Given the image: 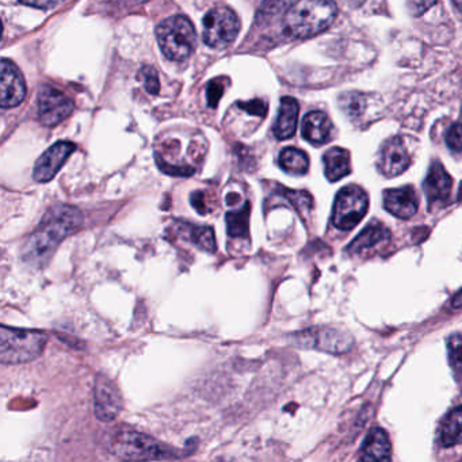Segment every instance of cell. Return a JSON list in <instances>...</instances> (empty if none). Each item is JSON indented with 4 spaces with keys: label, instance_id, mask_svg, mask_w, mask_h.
I'll return each mask as SVG.
<instances>
[{
    "label": "cell",
    "instance_id": "1",
    "mask_svg": "<svg viewBox=\"0 0 462 462\" xmlns=\"http://www.w3.org/2000/svg\"><path fill=\"white\" fill-rule=\"evenodd\" d=\"M83 226V216L78 208L58 204L51 207L23 245V261L33 267H44L59 245L77 234Z\"/></svg>",
    "mask_w": 462,
    "mask_h": 462
},
{
    "label": "cell",
    "instance_id": "2",
    "mask_svg": "<svg viewBox=\"0 0 462 462\" xmlns=\"http://www.w3.org/2000/svg\"><path fill=\"white\" fill-rule=\"evenodd\" d=\"M337 14L334 0H299L286 13L283 28L293 39H310L327 31Z\"/></svg>",
    "mask_w": 462,
    "mask_h": 462
},
{
    "label": "cell",
    "instance_id": "3",
    "mask_svg": "<svg viewBox=\"0 0 462 462\" xmlns=\"http://www.w3.org/2000/svg\"><path fill=\"white\" fill-rule=\"evenodd\" d=\"M48 335L36 329L0 328V361L5 365H20L34 361L47 346Z\"/></svg>",
    "mask_w": 462,
    "mask_h": 462
},
{
    "label": "cell",
    "instance_id": "4",
    "mask_svg": "<svg viewBox=\"0 0 462 462\" xmlns=\"http://www.w3.org/2000/svg\"><path fill=\"white\" fill-rule=\"evenodd\" d=\"M162 52L172 61H185L196 50L197 34L193 23L183 15L167 18L156 29Z\"/></svg>",
    "mask_w": 462,
    "mask_h": 462
},
{
    "label": "cell",
    "instance_id": "5",
    "mask_svg": "<svg viewBox=\"0 0 462 462\" xmlns=\"http://www.w3.org/2000/svg\"><path fill=\"white\" fill-rule=\"evenodd\" d=\"M112 453L123 459H172L177 453L143 432L120 431L112 442Z\"/></svg>",
    "mask_w": 462,
    "mask_h": 462
},
{
    "label": "cell",
    "instance_id": "6",
    "mask_svg": "<svg viewBox=\"0 0 462 462\" xmlns=\"http://www.w3.org/2000/svg\"><path fill=\"white\" fill-rule=\"evenodd\" d=\"M369 208V197L364 189L348 185L337 193L335 199L332 223L337 229H353L366 215Z\"/></svg>",
    "mask_w": 462,
    "mask_h": 462
},
{
    "label": "cell",
    "instance_id": "7",
    "mask_svg": "<svg viewBox=\"0 0 462 462\" xmlns=\"http://www.w3.org/2000/svg\"><path fill=\"white\" fill-rule=\"evenodd\" d=\"M240 31L239 18L228 7H216L204 18L205 44L213 50H224L236 40Z\"/></svg>",
    "mask_w": 462,
    "mask_h": 462
},
{
    "label": "cell",
    "instance_id": "8",
    "mask_svg": "<svg viewBox=\"0 0 462 462\" xmlns=\"http://www.w3.org/2000/svg\"><path fill=\"white\" fill-rule=\"evenodd\" d=\"M74 102L58 88L42 86L39 93V118L45 126H55L74 112Z\"/></svg>",
    "mask_w": 462,
    "mask_h": 462
},
{
    "label": "cell",
    "instance_id": "9",
    "mask_svg": "<svg viewBox=\"0 0 462 462\" xmlns=\"http://www.w3.org/2000/svg\"><path fill=\"white\" fill-rule=\"evenodd\" d=\"M26 97V83L20 69L4 59L0 67V105L4 109L18 106Z\"/></svg>",
    "mask_w": 462,
    "mask_h": 462
},
{
    "label": "cell",
    "instance_id": "10",
    "mask_svg": "<svg viewBox=\"0 0 462 462\" xmlns=\"http://www.w3.org/2000/svg\"><path fill=\"white\" fill-rule=\"evenodd\" d=\"M123 410V399L117 386L104 375L96 378L94 389V411L102 421H112Z\"/></svg>",
    "mask_w": 462,
    "mask_h": 462
},
{
    "label": "cell",
    "instance_id": "11",
    "mask_svg": "<svg viewBox=\"0 0 462 462\" xmlns=\"http://www.w3.org/2000/svg\"><path fill=\"white\" fill-rule=\"evenodd\" d=\"M77 145L69 142H60L45 151L36 166H34L33 178L36 182L47 183L56 177L61 167L69 161V156L75 152Z\"/></svg>",
    "mask_w": 462,
    "mask_h": 462
},
{
    "label": "cell",
    "instance_id": "12",
    "mask_svg": "<svg viewBox=\"0 0 462 462\" xmlns=\"http://www.w3.org/2000/svg\"><path fill=\"white\" fill-rule=\"evenodd\" d=\"M411 158L402 137H392L381 148L377 167L381 174L392 178L402 174L410 167Z\"/></svg>",
    "mask_w": 462,
    "mask_h": 462
},
{
    "label": "cell",
    "instance_id": "13",
    "mask_svg": "<svg viewBox=\"0 0 462 462\" xmlns=\"http://www.w3.org/2000/svg\"><path fill=\"white\" fill-rule=\"evenodd\" d=\"M418 205L415 189L411 186L389 189L383 193V207L394 217L402 218V220L412 217L418 210Z\"/></svg>",
    "mask_w": 462,
    "mask_h": 462
},
{
    "label": "cell",
    "instance_id": "14",
    "mask_svg": "<svg viewBox=\"0 0 462 462\" xmlns=\"http://www.w3.org/2000/svg\"><path fill=\"white\" fill-rule=\"evenodd\" d=\"M451 186H453V180L450 175L446 172L439 162H434L430 167L423 185L430 204H446L450 199Z\"/></svg>",
    "mask_w": 462,
    "mask_h": 462
},
{
    "label": "cell",
    "instance_id": "15",
    "mask_svg": "<svg viewBox=\"0 0 462 462\" xmlns=\"http://www.w3.org/2000/svg\"><path fill=\"white\" fill-rule=\"evenodd\" d=\"M332 124L323 112H310L302 121V137L313 145L326 144L331 137Z\"/></svg>",
    "mask_w": 462,
    "mask_h": 462
},
{
    "label": "cell",
    "instance_id": "16",
    "mask_svg": "<svg viewBox=\"0 0 462 462\" xmlns=\"http://www.w3.org/2000/svg\"><path fill=\"white\" fill-rule=\"evenodd\" d=\"M297 123H299V104L291 97H285L281 99L277 121L273 128L275 137L278 140L291 139L296 134Z\"/></svg>",
    "mask_w": 462,
    "mask_h": 462
},
{
    "label": "cell",
    "instance_id": "17",
    "mask_svg": "<svg viewBox=\"0 0 462 462\" xmlns=\"http://www.w3.org/2000/svg\"><path fill=\"white\" fill-rule=\"evenodd\" d=\"M324 172L327 180L337 182L351 172L350 153L343 148L335 147L323 156Z\"/></svg>",
    "mask_w": 462,
    "mask_h": 462
},
{
    "label": "cell",
    "instance_id": "18",
    "mask_svg": "<svg viewBox=\"0 0 462 462\" xmlns=\"http://www.w3.org/2000/svg\"><path fill=\"white\" fill-rule=\"evenodd\" d=\"M391 458V442L383 430L373 429L362 448V459L365 461H385Z\"/></svg>",
    "mask_w": 462,
    "mask_h": 462
},
{
    "label": "cell",
    "instance_id": "19",
    "mask_svg": "<svg viewBox=\"0 0 462 462\" xmlns=\"http://www.w3.org/2000/svg\"><path fill=\"white\" fill-rule=\"evenodd\" d=\"M391 239V232L381 223H370L359 236L351 243L348 250L353 253H361L362 250L375 247L378 245H386Z\"/></svg>",
    "mask_w": 462,
    "mask_h": 462
},
{
    "label": "cell",
    "instance_id": "20",
    "mask_svg": "<svg viewBox=\"0 0 462 462\" xmlns=\"http://www.w3.org/2000/svg\"><path fill=\"white\" fill-rule=\"evenodd\" d=\"M440 445L445 448L462 443V407L451 411L440 426Z\"/></svg>",
    "mask_w": 462,
    "mask_h": 462
},
{
    "label": "cell",
    "instance_id": "21",
    "mask_svg": "<svg viewBox=\"0 0 462 462\" xmlns=\"http://www.w3.org/2000/svg\"><path fill=\"white\" fill-rule=\"evenodd\" d=\"M280 166L288 174L304 175L310 169V159L304 151L289 147L280 153Z\"/></svg>",
    "mask_w": 462,
    "mask_h": 462
},
{
    "label": "cell",
    "instance_id": "22",
    "mask_svg": "<svg viewBox=\"0 0 462 462\" xmlns=\"http://www.w3.org/2000/svg\"><path fill=\"white\" fill-rule=\"evenodd\" d=\"M251 205L245 204L239 210L226 213V231L231 237H242L248 235Z\"/></svg>",
    "mask_w": 462,
    "mask_h": 462
},
{
    "label": "cell",
    "instance_id": "23",
    "mask_svg": "<svg viewBox=\"0 0 462 462\" xmlns=\"http://www.w3.org/2000/svg\"><path fill=\"white\" fill-rule=\"evenodd\" d=\"M189 239L199 245L201 250L208 251V253H215L216 251V239L215 232L210 226H189L188 232Z\"/></svg>",
    "mask_w": 462,
    "mask_h": 462
},
{
    "label": "cell",
    "instance_id": "24",
    "mask_svg": "<svg viewBox=\"0 0 462 462\" xmlns=\"http://www.w3.org/2000/svg\"><path fill=\"white\" fill-rule=\"evenodd\" d=\"M340 107L350 118H358L365 112L366 101L365 97L359 93L343 94L339 99Z\"/></svg>",
    "mask_w": 462,
    "mask_h": 462
},
{
    "label": "cell",
    "instance_id": "25",
    "mask_svg": "<svg viewBox=\"0 0 462 462\" xmlns=\"http://www.w3.org/2000/svg\"><path fill=\"white\" fill-rule=\"evenodd\" d=\"M448 359H450L451 366L462 374V335L457 334L448 339Z\"/></svg>",
    "mask_w": 462,
    "mask_h": 462
},
{
    "label": "cell",
    "instance_id": "26",
    "mask_svg": "<svg viewBox=\"0 0 462 462\" xmlns=\"http://www.w3.org/2000/svg\"><path fill=\"white\" fill-rule=\"evenodd\" d=\"M140 79L143 80L145 91L151 96H156L161 91V82H159L158 72L153 67L145 66L140 69Z\"/></svg>",
    "mask_w": 462,
    "mask_h": 462
},
{
    "label": "cell",
    "instance_id": "27",
    "mask_svg": "<svg viewBox=\"0 0 462 462\" xmlns=\"http://www.w3.org/2000/svg\"><path fill=\"white\" fill-rule=\"evenodd\" d=\"M280 194L285 197L291 204H293L297 209H308V208H310V205H312V199H310V194L305 193V191H294L282 189Z\"/></svg>",
    "mask_w": 462,
    "mask_h": 462
},
{
    "label": "cell",
    "instance_id": "28",
    "mask_svg": "<svg viewBox=\"0 0 462 462\" xmlns=\"http://www.w3.org/2000/svg\"><path fill=\"white\" fill-rule=\"evenodd\" d=\"M445 140L453 152L462 153V124H453L446 134Z\"/></svg>",
    "mask_w": 462,
    "mask_h": 462
},
{
    "label": "cell",
    "instance_id": "29",
    "mask_svg": "<svg viewBox=\"0 0 462 462\" xmlns=\"http://www.w3.org/2000/svg\"><path fill=\"white\" fill-rule=\"evenodd\" d=\"M237 106H239L240 109L245 110V112L250 113V115L258 116V117H264L267 113L266 102L262 101V99H254V101L250 102H240V104H237Z\"/></svg>",
    "mask_w": 462,
    "mask_h": 462
},
{
    "label": "cell",
    "instance_id": "30",
    "mask_svg": "<svg viewBox=\"0 0 462 462\" xmlns=\"http://www.w3.org/2000/svg\"><path fill=\"white\" fill-rule=\"evenodd\" d=\"M208 104L210 107H216L224 94V86L217 80H213L208 85Z\"/></svg>",
    "mask_w": 462,
    "mask_h": 462
},
{
    "label": "cell",
    "instance_id": "31",
    "mask_svg": "<svg viewBox=\"0 0 462 462\" xmlns=\"http://www.w3.org/2000/svg\"><path fill=\"white\" fill-rule=\"evenodd\" d=\"M20 2L26 6L36 7V9L51 10L55 9L66 0H20Z\"/></svg>",
    "mask_w": 462,
    "mask_h": 462
},
{
    "label": "cell",
    "instance_id": "32",
    "mask_svg": "<svg viewBox=\"0 0 462 462\" xmlns=\"http://www.w3.org/2000/svg\"><path fill=\"white\" fill-rule=\"evenodd\" d=\"M432 4H434V0H411L415 14H423L424 10L431 6Z\"/></svg>",
    "mask_w": 462,
    "mask_h": 462
},
{
    "label": "cell",
    "instance_id": "33",
    "mask_svg": "<svg viewBox=\"0 0 462 462\" xmlns=\"http://www.w3.org/2000/svg\"><path fill=\"white\" fill-rule=\"evenodd\" d=\"M454 6L462 14V0H453Z\"/></svg>",
    "mask_w": 462,
    "mask_h": 462
},
{
    "label": "cell",
    "instance_id": "34",
    "mask_svg": "<svg viewBox=\"0 0 462 462\" xmlns=\"http://www.w3.org/2000/svg\"><path fill=\"white\" fill-rule=\"evenodd\" d=\"M126 2H129V4H144V2H148V0H126Z\"/></svg>",
    "mask_w": 462,
    "mask_h": 462
},
{
    "label": "cell",
    "instance_id": "35",
    "mask_svg": "<svg viewBox=\"0 0 462 462\" xmlns=\"http://www.w3.org/2000/svg\"><path fill=\"white\" fill-rule=\"evenodd\" d=\"M459 199H462V186L461 189H459Z\"/></svg>",
    "mask_w": 462,
    "mask_h": 462
}]
</instances>
